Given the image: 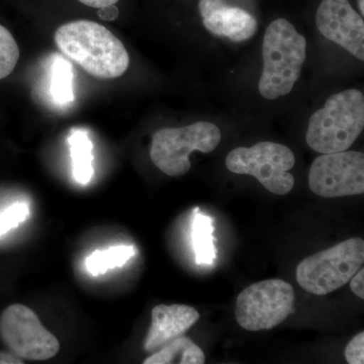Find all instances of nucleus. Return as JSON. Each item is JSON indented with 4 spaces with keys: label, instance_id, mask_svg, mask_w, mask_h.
Masks as SVG:
<instances>
[{
    "label": "nucleus",
    "instance_id": "nucleus-17",
    "mask_svg": "<svg viewBox=\"0 0 364 364\" xmlns=\"http://www.w3.org/2000/svg\"><path fill=\"white\" fill-rule=\"evenodd\" d=\"M72 79L73 73L71 64L62 57H58L52 67L51 91L55 102L68 104L74 100Z\"/></svg>",
    "mask_w": 364,
    "mask_h": 364
},
{
    "label": "nucleus",
    "instance_id": "nucleus-18",
    "mask_svg": "<svg viewBox=\"0 0 364 364\" xmlns=\"http://www.w3.org/2000/svg\"><path fill=\"white\" fill-rule=\"evenodd\" d=\"M20 59V49L11 33L0 25V80L13 73Z\"/></svg>",
    "mask_w": 364,
    "mask_h": 364
},
{
    "label": "nucleus",
    "instance_id": "nucleus-1",
    "mask_svg": "<svg viewBox=\"0 0 364 364\" xmlns=\"http://www.w3.org/2000/svg\"><path fill=\"white\" fill-rule=\"evenodd\" d=\"M54 40L67 58L93 77L119 78L130 66V56L123 43L95 21L67 23L57 28Z\"/></svg>",
    "mask_w": 364,
    "mask_h": 364
},
{
    "label": "nucleus",
    "instance_id": "nucleus-2",
    "mask_svg": "<svg viewBox=\"0 0 364 364\" xmlns=\"http://www.w3.org/2000/svg\"><path fill=\"white\" fill-rule=\"evenodd\" d=\"M306 57V38L284 18L272 21L263 38V69L258 85L261 97L274 100L291 93Z\"/></svg>",
    "mask_w": 364,
    "mask_h": 364
},
{
    "label": "nucleus",
    "instance_id": "nucleus-3",
    "mask_svg": "<svg viewBox=\"0 0 364 364\" xmlns=\"http://www.w3.org/2000/svg\"><path fill=\"white\" fill-rule=\"evenodd\" d=\"M364 128V95L358 90L335 93L309 121L306 141L320 154L348 150Z\"/></svg>",
    "mask_w": 364,
    "mask_h": 364
},
{
    "label": "nucleus",
    "instance_id": "nucleus-8",
    "mask_svg": "<svg viewBox=\"0 0 364 364\" xmlns=\"http://www.w3.org/2000/svg\"><path fill=\"white\" fill-rule=\"evenodd\" d=\"M0 338L13 353L28 360H48L60 349L58 340L32 309L21 304L7 306L0 316Z\"/></svg>",
    "mask_w": 364,
    "mask_h": 364
},
{
    "label": "nucleus",
    "instance_id": "nucleus-7",
    "mask_svg": "<svg viewBox=\"0 0 364 364\" xmlns=\"http://www.w3.org/2000/svg\"><path fill=\"white\" fill-rule=\"evenodd\" d=\"M294 287L282 279H267L246 287L236 303V320L243 329L277 327L294 313Z\"/></svg>",
    "mask_w": 364,
    "mask_h": 364
},
{
    "label": "nucleus",
    "instance_id": "nucleus-11",
    "mask_svg": "<svg viewBox=\"0 0 364 364\" xmlns=\"http://www.w3.org/2000/svg\"><path fill=\"white\" fill-rule=\"evenodd\" d=\"M203 26L213 35L235 43L251 39L257 32V21L240 7L230 6L224 0H200Z\"/></svg>",
    "mask_w": 364,
    "mask_h": 364
},
{
    "label": "nucleus",
    "instance_id": "nucleus-25",
    "mask_svg": "<svg viewBox=\"0 0 364 364\" xmlns=\"http://www.w3.org/2000/svg\"><path fill=\"white\" fill-rule=\"evenodd\" d=\"M359 11H360L361 16L364 14V0H358Z\"/></svg>",
    "mask_w": 364,
    "mask_h": 364
},
{
    "label": "nucleus",
    "instance_id": "nucleus-21",
    "mask_svg": "<svg viewBox=\"0 0 364 364\" xmlns=\"http://www.w3.org/2000/svg\"><path fill=\"white\" fill-rule=\"evenodd\" d=\"M364 269L360 268L354 277L350 279L351 291H353L358 298L364 299Z\"/></svg>",
    "mask_w": 364,
    "mask_h": 364
},
{
    "label": "nucleus",
    "instance_id": "nucleus-19",
    "mask_svg": "<svg viewBox=\"0 0 364 364\" xmlns=\"http://www.w3.org/2000/svg\"><path fill=\"white\" fill-rule=\"evenodd\" d=\"M28 207L26 203H14L0 214V236L20 226L28 219Z\"/></svg>",
    "mask_w": 364,
    "mask_h": 364
},
{
    "label": "nucleus",
    "instance_id": "nucleus-15",
    "mask_svg": "<svg viewBox=\"0 0 364 364\" xmlns=\"http://www.w3.org/2000/svg\"><path fill=\"white\" fill-rule=\"evenodd\" d=\"M70 145L72 163H73V176L80 184H87L92 179L93 170V144L88 138L87 133L82 130L72 132L68 136Z\"/></svg>",
    "mask_w": 364,
    "mask_h": 364
},
{
    "label": "nucleus",
    "instance_id": "nucleus-13",
    "mask_svg": "<svg viewBox=\"0 0 364 364\" xmlns=\"http://www.w3.org/2000/svg\"><path fill=\"white\" fill-rule=\"evenodd\" d=\"M205 353L188 337L181 336L164 345L159 351L144 361V364H203Z\"/></svg>",
    "mask_w": 364,
    "mask_h": 364
},
{
    "label": "nucleus",
    "instance_id": "nucleus-20",
    "mask_svg": "<svg viewBox=\"0 0 364 364\" xmlns=\"http://www.w3.org/2000/svg\"><path fill=\"white\" fill-rule=\"evenodd\" d=\"M345 358L349 364L364 363V333L360 332L349 342L344 351Z\"/></svg>",
    "mask_w": 364,
    "mask_h": 364
},
{
    "label": "nucleus",
    "instance_id": "nucleus-10",
    "mask_svg": "<svg viewBox=\"0 0 364 364\" xmlns=\"http://www.w3.org/2000/svg\"><path fill=\"white\" fill-rule=\"evenodd\" d=\"M318 32L364 61V21L348 0H322L316 14Z\"/></svg>",
    "mask_w": 364,
    "mask_h": 364
},
{
    "label": "nucleus",
    "instance_id": "nucleus-14",
    "mask_svg": "<svg viewBox=\"0 0 364 364\" xmlns=\"http://www.w3.org/2000/svg\"><path fill=\"white\" fill-rule=\"evenodd\" d=\"M213 233L214 226L212 218L202 214L200 208H196L191 225V241L198 265H212L217 257Z\"/></svg>",
    "mask_w": 364,
    "mask_h": 364
},
{
    "label": "nucleus",
    "instance_id": "nucleus-12",
    "mask_svg": "<svg viewBox=\"0 0 364 364\" xmlns=\"http://www.w3.org/2000/svg\"><path fill=\"white\" fill-rule=\"evenodd\" d=\"M200 320V314L186 305H158L152 310L151 326L144 342L146 352H154L178 338Z\"/></svg>",
    "mask_w": 364,
    "mask_h": 364
},
{
    "label": "nucleus",
    "instance_id": "nucleus-24",
    "mask_svg": "<svg viewBox=\"0 0 364 364\" xmlns=\"http://www.w3.org/2000/svg\"><path fill=\"white\" fill-rule=\"evenodd\" d=\"M81 4L85 6L95 7V9H100V7L112 6L116 4L119 0H78Z\"/></svg>",
    "mask_w": 364,
    "mask_h": 364
},
{
    "label": "nucleus",
    "instance_id": "nucleus-4",
    "mask_svg": "<svg viewBox=\"0 0 364 364\" xmlns=\"http://www.w3.org/2000/svg\"><path fill=\"white\" fill-rule=\"evenodd\" d=\"M364 262V241L352 238L309 256L296 267V280L308 293L325 296L350 282Z\"/></svg>",
    "mask_w": 364,
    "mask_h": 364
},
{
    "label": "nucleus",
    "instance_id": "nucleus-23",
    "mask_svg": "<svg viewBox=\"0 0 364 364\" xmlns=\"http://www.w3.org/2000/svg\"><path fill=\"white\" fill-rule=\"evenodd\" d=\"M23 359L9 352H0V364H23Z\"/></svg>",
    "mask_w": 364,
    "mask_h": 364
},
{
    "label": "nucleus",
    "instance_id": "nucleus-9",
    "mask_svg": "<svg viewBox=\"0 0 364 364\" xmlns=\"http://www.w3.org/2000/svg\"><path fill=\"white\" fill-rule=\"evenodd\" d=\"M309 186L322 198L363 195V153L346 150L316 158L309 173Z\"/></svg>",
    "mask_w": 364,
    "mask_h": 364
},
{
    "label": "nucleus",
    "instance_id": "nucleus-16",
    "mask_svg": "<svg viewBox=\"0 0 364 364\" xmlns=\"http://www.w3.org/2000/svg\"><path fill=\"white\" fill-rule=\"evenodd\" d=\"M133 246H112L107 250H97L86 259V268L93 277L105 274L107 270L122 267L135 255Z\"/></svg>",
    "mask_w": 364,
    "mask_h": 364
},
{
    "label": "nucleus",
    "instance_id": "nucleus-6",
    "mask_svg": "<svg viewBox=\"0 0 364 364\" xmlns=\"http://www.w3.org/2000/svg\"><path fill=\"white\" fill-rule=\"evenodd\" d=\"M294 164L293 151L274 142L236 148L226 158L230 171L255 177L267 191L277 196L287 195L294 188V177L289 171Z\"/></svg>",
    "mask_w": 364,
    "mask_h": 364
},
{
    "label": "nucleus",
    "instance_id": "nucleus-22",
    "mask_svg": "<svg viewBox=\"0 0 364 364\" xmlns=\"http://www.w3.org/2000/svg\"><path fill=\"white\" fill-rule=\"evenodd\" d=\"M97 14L102 21H114L119 16V9L114 4L100 7V9H98Z\"/></svg>",
    "mask_w": 364,
    "mask_h": 364
},
{
    "label": "nucleus",
    "instance_id": "nucleus-5",
    "mask_svg": "<svg viewBox=\"0 0 364 364\" xmlns=\"http://www.w3.org/2000/svg\"><path fill=\"white\" fill-rule=\"evenodd\" d=\"M222 140L219 127L198 122L182 128H163L153 135L150 158L155 166L169 176L188 173L193 151L213 152Z\"/></svg>",
    "mask_w": 364,
    "mask_h": 364
}]
</instances>
